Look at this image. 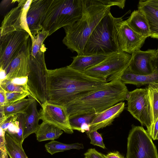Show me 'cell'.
Instances as JSON below:
<instances>
[{
	"label": "cell",
	"instance_id": "1",
	"mask_svg": "<svg viewBox=\"0 0 158 158\" xmlns=\"http://www.w3.org/2000/svg\"><path fill=\"white\" fill-rule=\"evenodd\" d=\"M47 71V101L65 107L108 83L69 66L54 69H48Z\"/></svg>",
	"mask_w": 158,
	"mask_h": 158
},
{
	"label": "cell",
	"instance_id": "2",
	"mask_svg": "<svg viewBox=\"0 0 158 158\" xmlns=\"http://www.w3.org/2000/svg\"><path fill=\"white\" fill-rule=\"evenodd\" d=\"M81 18L71 26L64 27L65 33L62 42L72 52L83 55L86 44L101 19L110 11L111 6L99 0H82Z\"/></svg>",
	"mask_w": 158,
	"mask_h": 158
},
{
	"label": "cell",
	"instance_id": "3",
	"mask_svg": "<svg viewBox=\"0 0 158 158\" xmlns=\"http://www.w3.org/2000/svg\"><path fill=\"white\" fill-rule=\"evenodd\" d=\"M128 92L125 85L119 80H114L75 101L65 108L69 118L82 114H98L126 100Z\"/></svg>",
	"mask_w": 158,
	"mask_h": 158
},
{
	"label": "cell",
	"instance_id": "4",
	"mask_svg": "<svg viewBox=\"0 0 158 158\" xmlns=\"http://www.w3.org/2000/svg\"><path fill=\"white\" fill-rule=\"evenodd\" d=\"M82 14V0H52L42 23L49 36L59 29L71 26Z\"/></svg>",
	"mask_w": 158,
	"mask_h": 158
},
{
	"label": "cell",
	"instance_id": "5",
	"mask_svg": "<svg viewBox=\"0 0 158 158\" xmlns=\"http://www.w3.org/2000/svg\"><path fill=\"white\" fill-rule=\"evenodd\" d=\"M119 51L113 16L110 11L91 34L84 47L83 55H109Z\"/></svg>",
	"mask_w": 158,
	"mask_h": 158
},
{
	"label": "cell",
	"instance_id": "6",
	"mask_svg": "<svg viewBox=\"0 0 158 158\" xmlns=\"http://www.w3.org/2000/svg\"><path fill=\"white\" fill-rule=\"evenodd\" d=\"M45 51L32 49L30 53L27 89L30 95L41 106L47 101L48 69L45 62Z\"/></svg>",
	"mask_w": 158,
	"mask_h": 158
},
{
	"label": "cell",
	"instance_id": "7",
	"mask_svg": "<svg viewBox=\"0 0 158 158\" xmlns=\"http://www.w3.org/2000/svg\"><path fill=\"white\" fill-rule=\"evenodd\" d=\"M131 58V55L119 51L109 55L101 62L82 73L107 83L119 80L129 66Z\"/></svg>",
	"mask_w": 158,
	"mask_h": 158
},
{
	"label": "cell",
	"instance_id": "8",
	"mask_svg": "<svg viewBox=\"0 0 158 158\" xmlns=\"http://www.w3.org/2000/svg\"><path fill=\"white\" fill-rule=\"evenodd\" d=\"M127 110L142 126L146 127L151 135L153 123L148 88L136 89L128 92L127 97Z\"/></svg>",
	"mask_w": 158,
	"mask_h": 158
},
{
	"label": "cell",
	"instance_id": "9",
	"mask_svg": "<svg viewBox=\"0 0 158 158\" xmlns=\"http://www.w3.org/2000/svg\"><path fill=\"white\" fill-rule=\"evenodd\" d=\"M126 158H158L152 138L141 126L133 125L127 138Z\"/></svg>",
	"mask_w": 158,
	"mask_h": 158
},
{
	"label": "cell",
	"instance_id": "10",
	"mask_svg": "<svg viewBox=\"0 0 158 158\" xmlns=\"http://www.w3.org/2000/svg\"><path fill=\"white\" fill-rule=\"evenodd\" d=\"M31 37L27 31H17L0 36V69L5 73Z\"/></svg>",
	"mask_w": 158,
	"mask_h": 158
},
{
	"label": "cell",
	"instance_id": "11",
	"mask_svg": "<svg viewBox=\"0 0 158 158\" xmlns=\"http://www.w3.org/2000/svg\"><path fill=\"white\" fill-rule=\"evenodd\" d=\"M32 0H17L18 5L12 8L5 15L0 27V36L17 31H26L31 39L34 38L28 28L27 14Z\"/></svg>",
	"mask_w": 158,
	"mask_h": 158
},
{
	"label": "cell",
	"instance_id": "12",
	"mask_svg": "<svg viewBox=\"0 0 158 158\" xmlns=\"http://www.w3.org/2000/svg\"><path fill=\"white\" fill-rule=\"evenodd\" d=\"M113 21L119 50L132 55L140 50L147 38L134 31L122 17H113Z\"/></svg>",
	"mask_w": 158,
	"mask_h": 158
},
{
	"label": "cell",
	"instance_id": "13",
	"mask_svg": "<svg viewBox=\"0 0 158 158\" xmlns=\"http://www.w3.org/2000/svg\"><path fill=\"white\" fill-rule=\"evenodd\" d=\"M40 112V119L53 125L65 133L72 134L73 130L70 126L69 118L66 108L53 104L47 101L43 103Z\"/></svg>",
	"mask_w": 158,
	"mask_h": 158
},
{
	"label": "cell",
	"instance_id": "14",
	"mask_svg": "<svg viewBox=\"0 0 158 158\" xmlns=\"http://www.w3.org/2000/svg\"><path fill=\"white\" fill-rule=\"evenodd\" d=\"M31 45V37L27 44L11 62L5 72V78L14 81L27 78Z\"/></svg>",
	"mask_w": 158,
	"mask_h": 158
},
{
	"label": "cell",
	"instance_id": "15",
	"mask_svg": "<svg viewBox=\"0 0 158 158\" xmlns=\"http://www.w3.org/2000/svg\"><path fill=\"white\" fill-rule=\"evenodd\" d=\"M52 0H32L27 19L29 30L34 38L43 29L42 23Z\"/></svg>",
	"mask_w": 158,
	"mask_h": 158
},
{
	"label": "cell",
	"instance_id": "16",
	"mask_svg": "<svg viewBox=\"0 0 158 158\" xmlns=\"http://www.w3.org/2000/svg\"><path fill=\"white\" fill-rule=\"evenodd\" d=\"M156 50L149 49L146 51L139 50L132 55L128 68L132 73L142 75H149L155 71L153 63L156 54Z\"/></svg>",
	"mask_w": 158,
	"mask_h": 158
},
{
	"label": "cell",
	"instance_id": "17",
	"mask_svg": "<svg viewBox=\"0 0 158 158\" xmlns=\"http://www.w3.org/2000/svg\"><path fill=\"white\" fill-rule=\"evenodd\" d=\"M125 106L124 102H121L97 114L90 124L89 130L87 132L97 131L111 124L114 119L123 111Z\"/></svg>",
	"mask_w": 158,
	"mask_h": 158
},
{
	"label": "cell",
	"instance_id": "18",
	"mask_svg": "<svg viewBox=\"0 0 158 158\" xmlns=\"http://www.w3.org/2000/svg\"><path fill=\"white\" fill-rule=\"evenodd\" d=\"M138 10L145 15L148 22L152 38L158 39V0H141Z\"/></svg>",
	"mask_w": 158,
	"mask_h": 158
},
{
	"label": "cell",
	"instance_id": "19",
	"mask_svg": "<svg viewBox=\"0 0 158 158\" xmlns=\"http://www.w3.org/2000/svg\"><path fill=\"white\" fill-rule=\"evenodd\" d=\"M31 102L24 113L25 128L23 140L32 134L35 133L39 127L40 114L37 110L36 100L30 95Z\"/></svg>",
	"mask_w": 158,
	"mask_h": 158
},
{
	"label": "cell",
	"instance_id": "20",
	"mask_svg": "<svg viewBox=\"0 0 158 158\" xmlns=\"http://www.w3.org/2000/svg\"><path fill=\"white\" fill-rule=\"evenodd\" d=\"M129 27L141 35L147 38L150 37V30L147 19L140 10H134L126 20Z\"/></svg>",
	"mask_w": 158,
	"mask_h": 158
},
{
	"label": "cell",
	"instance_id": "21",
	"mask_svg": "<svg viewBox=\"0 0 158 158\" xmlns=\"http://www.w3.org/2000/svg\"><path fill=\"white\" fill-rule=\"evenodd\" d=\"M123 84H131L140 86L158 81V72L155 71L152 74L147 75H142L135 74L127 68L122 74L119 79Z\"/></svg>",
	"mask_w": 158,
	"mask_h": 158
},
{
	"label": "cell",
	"instance_id": "22",
	"mask_svg": "<svg viewBox=\"0 0 158 158\" xmlns=\"http://www.w3.org/2000/svg\"><path fill=\"white\" fill-rule=\"evenodd\" d=\"M109 55H78L72 58L73 60L69 66L77 71L82 72L87 69L98 64Z\"/></svg>",
	"mask_w": 158,
	"mask_h": 158
},
{
	"label": "cell",
	"instance_id": "23",
	"mask_svg": "<svg viewBox=\"0 0 158 158\" xmlns=\"http://www.w3.org/2000/svg\"><path fill=\"white\" fill-rule=\"evenodd\" d=\"M63 131L58 127L45 122L39 125L35 134L38 141L54 140L58 138Z\"/></svg>",
	"mask_w": 158,
	"mask_h": 158
},
{
	"label": "cell",
	"instance_id": "24",
	"mask_svg": "<svg viewBox=\"0 0 158 158\" xmlns=\"http://www.w3.org/2000/svg\"><path fill=\"white\" fill-rule=\"evenodd\" d=\"M5 138L6 149L10 158H28L22 144L12 134L6 131Z\"/></svg>",
	"mask_w": 158,
	"mask_h": 158
},
{
	"label": "cell",
	"instance_id": "25",
	"mask_svg": "<svg viewBox=\"0 0 158 158\" xmlns=\"http://www.w3.org/2000/svg\"><path fill=\"white\" fill-rule=\"evenodd\" d=\"M97 114H82L69 118L71 128L82 132L89 131V126Z\"/></svg>",
	"mask_w": 158,
	"mask_h": 158
},
{
	"label": "cell",
	"instance_id": "26",
	"mask_svg": "<svg viewBox=\"0 0 158 158\" xmlns=\"http://www.w3.org/2000/svg\"><path fill=\"white\" fill-rule=\"evenodd\" d=\"M28 98H24L13 103L3 106L6 116L8 117L19 113H25L31 102L30 94Z\"/></svg>",
	"mask_w": 158,
	"mask_h": 158
},
{
	"label": "cell",
	"instance_id": "27",
	"mask_svg": "<svg viewBox=\"0 0 158 158\" xmlns=\"http://www.w3.org/2000/svg\"><path fill=\"white\" fill-rule=\"evenodd\" d=\"M45 147L47 151L51 155L58 152H63L71 149H80L84 148L82 144L75 143L65 144L54 140L46 143Z\"/></svg>",
	"mask_w": 158,
	"mask_h": 158
},
{
	"label": "cell",
	"instance_id": "28",
	"mask_svg": "<svg viewBox=\"0 0 158 158\" xmlns=\"http://www.w3.org/2000/svg\"><path fill=\"white\" fill-rule=\"evenodd\" d=\"M148 88L151 104L154 125L158 118V81L149 84Z\"/></svg>",
	"mask_w": 158,
	"mask_h": 158
},
{
	"label": "cell",
	"instance_id": "29",
	"mask_svg": "<svg viewBox=\"0 0 158 158\" xmlns=\"http://www.w3.org/2000/svg\"><path fill=\"white\" fill-rule=\"evenodd\" d=\"M0 87L6 92H28L26 83L17 84L12 80L5 78L0 80Z\"/></svg>",
	"mask_w": 158,
	"mask_h": 158
},
{
	"label": "cell",
	"instance_id": "30",
	"mask_svg": "<svg viewBox=\"0 0 158 158\" xmlns=\"http://www.w3.org/2000/svg\"><path fill=\"white\" fill-rule=\"evenodd\" d=\"M30 94L28 92H6V102L4 106L13 103L25 98Z\"/></svg>",
	"mask_w": 158,
	"mask_h": 158
},
{
	"label": "cell",
	"instance_id": "31",
	"mask_svg": "<svg viewBox=\"0 0 158 158\" xmlns=\"http://www.w3.org/2000/svg\"><path fill=\"white\" fill-rule=\"evenodd\" d=\"M18 122V129L16 133H11L23 144V137L25 128V116L24 113L16 114Z\"/></svg>",
	"mask_w": 158,
	"mask_h": 158
},
{
	"label": "cell",
	"instance_id": "32",
	"mask_svg": "<svg viewBox=\"0 0 158 158\" xmlns=\"http://www.w3.org/2000/svg\"><path fill=\"white\" fill-rule=\"evenodd\" d=\"M86 133L90 139L91 144L99 146L103 149L106 148L101 135L97 131H94Z\"/></svg>",
	"mask_w": 158,
	"mask_h": 158
},
{
	"label": "cell",
	"instance_id": "33",
	"mask_svg": "<svg viewBox=\"0 0 158 158\" xmlns=\"http://www.w3.org/2000/svg\"><path fill=\"white\" fill-rule=\"evenodd\" d=\"M5 133L6 132L0 128V158H8L6 146Z\"/></svg>",
	"mask_w": 158,
	"mask_h": 158
},
{
	"label": "cell",
	"instance_id": "34",
	"mask_svg": "<svg viewBox=\"0 0 158 158\" xmlns=\"http://www.w3.org/2000/svg\"><path fill=\"white\" fill-rule=\"evenodd\" d=\"M105 5L110 6H116L119 8L123 9L125 6V0H99Z\"/></svg>",
	"mask_w": 158,
	"mask_h": 158
},
{
	"label": "cell",
	"instance_id": "35",
	"mask_svg": "<svg viewBox=\"0 0 158 158\" xmlns=\"http://www.w3.org/2000/svg\"><path fill=\"white\" fill-rule=\"evenodd\" d=\"M17 119V115H14L8 117L6 119L0 124V127L6 132L10 126L15 122Z\"/></svg>",
	"mask_w": 158,
	"mask_h": 158
},
{
	"label": "cell",
	"instance_id": "36",
	"mask_svg": "<svg viewBox=\"0 0 158 158\" xmlns=\"http://www.w3.org/2000/svg\"><path fill=\"white\" fill-rule=\"evenodd\" d=\"M84 155L87 158H106L105 155L98 152L94 148L89 149Z\"/></svg>",
	"mask_w": 158,
	"mask_h": 158
},
{
	"label": "cell",
	"instance_id": "37",
	"mask_svg": "<svg viewBox=\"0 0 158 158\" xmlns=\"http://www.w3.org/2000/svg\"><path fill=\"white\" fill-rule=\"evenodd\" d=\"M105 156L106 158H125L118 151L109 152Z\"/></svg>",
	"mask_w": 158,
	"mask_h": 158
},
{
	"label": "cell",
	"instance_id": "38",
	"mask_svg": "<svg viewBox=\"0 0 158 158\" xmlns=\"http://www.w3.org/2000/svg\"><path fill=\"white\" fill-rule=\"evenodd\" d=\"M6 102V91L0 87V106H4Z\"/></svg>",
	"mask_w": 158,
	"mask_h": 158
},
{
	"label": "cell",
	"instance_id": "39",
	"mask_svg": "<svg viewBox=\"0 0 158 158\" xmlns=\"http://www.w3.org/2000/svg\"><path fill=\"white\" fill-rule=\"evenodd\" d=\"M7 118L4 113L3 106H0V124L5 121Z\"/></svg>",
	"mask_w": 158,
	"mask_h": 158
},
{
	"label": "cell",
	"instance_id": "40",
	"mask_svg": "<svg viewBox=\"0 0 158 158\" xmlns=\"http://www.w3.org/2000/svg\"><path fill=\"white\" fill-rule=\"evenodd\" d=\"M16 2V0H3L2 1L0 4L1 7L5 8L11 3H14Z\"/></svg>",
	"mask_w": 158,
	"mask_h": 158
},
{
	"label": "cell",
	"instance_id": "41",
	"mask_svg": "<svg viewBox=\"0 0 158 158\" xmlns=\"http://www.w3.org/2000/svg\"><path fill=\"white\" fill-rule=\"evenodd\" d=\"M155 58L153 63V66L155 71L158 72V51H156Z\"/></svg>",
	"mask_w": 158,
	"mask_h": 158
},
{
	"label": "cell",
	"instance_id": "42",
	"mask_svg": "<svg viewBox=\"0 0 158 158\" xmlns=\"http://www.w3.org/2000/svg\"><path fill=\"white\" fill-rule=\"evenodd\" d=\"M156 51H158V47L157 49L156 50Z\"/></svg>",
	"mask_w": 158,
	"mask_h": 158
},
{
	"label": "cell",
	"instance_id": "43",
	"mask_svg": "<svg viewBox=\"0 0 158 158\" xmlns=\"http://www.w3.org/2000/svg\"><path fill=\"white\" fill-rule=\"evenodd\" d=\"M157 140H158V137H157Z\"/></svg>",
	"mask_w": 158,
	"mask_h": 158
},
{
	"label": "cell",
	"instance_id": "44",
	"mask_svg": "<svg viewBox=\"0 0 158 158\" xmlns=\"http://www.w3.org/2000/svg\"><path fill=\"white\" fill-rule=\"evenodd\" d=\"M85 158H86V157H85Z\"/></svg>",
	"mask_w": 158,
	"mask_h": 158
}]
</instances>
